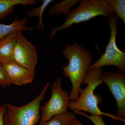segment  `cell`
I'll return each instance as SVG.
<instances>
[{"instance_id":"1","label":"cell","mask_w":125,"mask_h":125,"mask_svg":"<svg viewBox=\"0 0 125 125\" xmlns=\"http://www.w3.org/2000/svg\"><path fill=\"white\" fill-rule=\"evenodd\" d=\"M62 54L69 60L68 65L63 66L62 69L64 76L69 78L72 85L70 98L75 101L79 97L84 78L92 64L93 56L88 49L76 42L66 45Z\"/></svg>"},{"instance_id":"2","label":"cell","mask_w":125,"mask_h":125,"mask_svg":"<svg viewBox=\"0 0 125 125\" xmlns=\"http://www.w3.org/2000/svg\"><path fill=\"white\" fill-rule=\"evenodd\" d=\"M102 73V67L88 71L84 78L83 83L87 85L85 89L80 88L79 97L75 101H70L68 108L75 111H83L88 112L92 115H104L115 120L120 119L111 114L104 112L98 107V105L102 101L101 96L94 94V92L96 87L103 83L100 76Z\"/></svg>"},{"instance_id":"3","label":"cell","mask_w":125,"mask_h":125,"mask_svg":"<svg viewBox=\"0 0 125 125\" xmlns=\"http://www.w3.org/2000/svg\"><path fill=\"white\" fill-rule=\"evenodd\" d=\"M80 2L79 6L70 12L62 25L52 29L50 32L51 40L58 31L68 28L72 25L88 21L99 16L108 17L114 15L107 0H81Z\"/></svg>"},{"instance_id":"4","label":"cell","mask_w":125,"mask_h":125,"mask_svg":"<svg viewBox=\"0 0 125 125\" xmlns=\"http://www.w3.org/2000/svg\"><path fill=\"white\" fill-rule=\"evenodd\" d=\"M50 85L48 82L38 96L26 105L16 106L6 104V111L3 117L4 125H36L40 121V105Z\"/></svg>"},{"instance_id":"5","label":"cell","mask_w":125,"mask_h":125,"mask_svg":"<svg viewBox=\"0 0 125 125\" xmlns=\"http://www.w3.org/2000/svg\"><path fill=\"white\" fill-rule=\"evenodd\" d=\"M108 18V26L111 29L109 42L106 46L104 54L98 60L91 65L88 71L105 66L112 65L116 66L119 73L124 74L125 72V52L118 48L116 42L118 29L117 25V18L114 15H110Z\"/></svg>"},{"instance_id":"6","label":"cell","mask_w":125,"mask_h":125,"mask_svg":"<svg viewBox=\"0 0 125 125\" xmlns=\"http://www.w3.org/2000/svg\"><path fill=\"white\" fill-rule=\"evenodd\" d=\"M62 81L61 78L58 77L52 85L50 99L40 107L42 115L39 122L46 121L54 116L67 112L71 99L68 92L62 89Z\"/></svg>"},{"instance_id":"7","label":"cell","mask_w":125,"mask_h":125,"mask_svg":"<svg viewBox=\"0 0 125 125\" xmlns=\"http://www.w3.org/2000/svg\"><path fill=\"white\" fill-rule=\"evenodd\" d=\"M38 56L36 47L23 35L18 32L13 52V61L35 75Z\"/></svg>"},{"instance_id":"8","label":"cell","mask_w":125,"mask_h":125,"mask_svg":"<svg viewBox=\"0 0 125 125\" xmlns=\"http://www.w3.org/2000/svg\"><path fill=\"white\" fill-rule=\"evenodd\" d=\"M103 83H105L116 100L117 113L115 116L125 122V74L119 72L107 71L100 76Z\"/></svg>"},{"instance_id":"9","label":"cell","mask_w":125,"mask_h":125,"mask_svg":"<svg viewBox=\"0 0 125 125\" xmlns=\"http://www.w3.org/2000/svg\"><path fill=\"white\" fill-rule=\"evenodd\" d=\"M3 66L10 84L22 86L33 81L34 75L15 62H6L3 64Z\"/></svg>"},{"instance_id":"10","label":"cell","mask_w":125,"mask_h":125,"mask_svg":"<svg viewBox=\"0 0 125 125\" xmlns=\"http://www.w3.org/2000/svg\"><path fill=\"white\" fill-rule=\"evenodd\" d=\"M18 32H14L0 39V62L3 64L14 61L13 52Z\"/></svg>"},{"instance_id":"11","label":"cell","mask_w":125,"mask_h":125,"mask_svg":"<svg viewBox=\"0 0 125 125\" xmlns=\"http://www.w3.org/2000/svg\"><path fill=\"white\" fill-rule=\"evenodd\" d=\"M28 21V19L27 18L20 20L17 17L10 24H0V39L14 32H22L31 30V28L27 26Z\"/></svg>"},{"instance_id":"12","label":"cell","mask_w":125,"mask_h":125,"mask_svg":"<svg viewBox=\"0 0 125 125\" xmlns=\"http://www.w3.org/2000/svg\"><path fill=\"white\" fill-rule=\"evenodd\" d=\"M37 3L36 0H0V21L14 13L16 5H34Z\"/></svg>"},{"instance_id":"13","label":"cell","mask_w":125,"mask_h":125,"mask_svg":"<svg viewBox=\"0 0 125 125\" xmlns=\"http://www.w3.org/2000/svg\"><path fill=\"white\" fill-rule=\"evenodd\" d=\"M80 1V0H64L60 3H55L49 10V15L52 16L62 14L67 16L70 13L71 7L75 6L76 3Z\"/></svg>"},{"instance_id":"14","label":"cell","mask_w":125,"mask_h":125,"mask_svg":"<svg viewBox=\"0 0 125 125\" xmlns=\"http://www.w3.org/2000/svg\"><path fill=\"white\" fill-rule=\"evenodd\" d=\"M76 118L74 113L67 112L54 116L46 121L39 122L38 125H71Z\"/></svg>"},{"instance_id":"15","label":"cell","mask_w":125,"mask_h":125,"mask_svg":"<svg viewBox=\"0 0 125 125\" xmlns=\"http://www.w3.org/2000/svg\"><path fill=\"white\" fill-rule=\"evenodd\" d=\"M52 0H44L42 1V3L40 6L36 8H33L31 11H28L27 13V16L32 18L35 16H37L39 19L38 24L36 27L30 28L31 30L33 29H38L42 31L44 29V26L42 22V16L43 12L46 9L48 5L52 2Z\"/></svg>"},{"instance_id":"16","label":"cell","mask_w":125,"mask_h":125,"mask_svg":"<svg viewBox=\"0 0 125 125\" xmlns=\"http://www.w3.org/2000/svg\"><path fill=\"white\" fill-rule=\"evenodd\" d=\"M111 5L115 13L117 18L121 19L125 23V0H107Z\"/></svg>"},{"instance_id":"17","label":"cell","mask_w":125,"mask_h":125,"mask_svg":"<svg viewBox=\"0 0 125 125\" xmlns=\"http://www.w3.org/2000/svg\"><path fill=\"white\" fill-rule=\"evenodd\" d=\"M74 113L83 116L88 118L92 121L94 125H106L105 124L102 115H88L84 113L81 112L80 111H75Z\"/></svg>"},{"instance_id":"18","label":"cell","mask_w":125,"mask_h":125,"mask_svg":"<svg viewBox=\"0 0 125 125\" xmlns=\"http://www.w3.org/2000/svg\"><path fill=\"white\" fill-rule=\"evenodd\" d=\"M10 84L4 69L3 64L0 62V86L4 88L10 86Z\"/></svg>"},{"instance_id":"19","label":"cell","mask_w":125,"mask_h":125,"mask_svg":"<svg viewBox=\"0 0 125 125\" xmlns=\"http://www.w3.org/2000/svg\"><path fill=\"white\" fill-rule=\"evenodd\" d=\"M6 111V104L0 106V125H4L3 117Z\"/></svg>"},{"instance_id":"20","label":"cell","mask_w":125,"mask_h":125,"mask_svg":"<svg viewBox=\"0 0 125 125\" xmlns=\"http://www.w3.org/2000/svg\"><path fill=\"white\" fill-rule=\"evenodd\" d=\"M71 125H83L80 121L78 120L77 118H76L72 122Z\"/></svg>"}]
</instances>
